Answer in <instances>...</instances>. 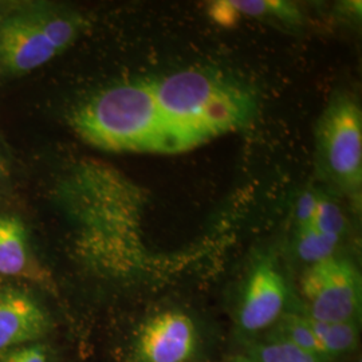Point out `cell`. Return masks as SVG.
Listing matches in <instances>:
<instances>
[{"mask_svg":"<svg viewBox=\"0 0 362 362\" xmlns=\"http://www.w3.org/2000/svg\"><path fill=\"white\" fill-rule=\"evenodd\" d=\"M66 215L76 223V252L88 266L107 275L133 269L127 188L110 169L82 164L55 189Z\"/></svg>","mask_w":362,"mask_h":362,"instance_id":"6da1fadb","label":"cell"},{"mask_svg":"<svg viewBox=\"0 0 362 362\" xmlns=\"http://www.w3.org/2000/svg\"><path fill=\"white\" fill-rule=\"evenodd\" d=\"M70 122L82 140L104 151L165 155L191 151L163 113L148 81L100 91L78 106Z\"/></svg>","mask_w":362,"mask_h":362,"instance_id":"7a4b0ae2","label":"cell"},{"mask_svg":"<svg viewBox=\"0 0 362 362\" xmlns=\"http://www.w3.org/2000/svg\"><path fill=\"white\" fill-rule=\"evenodd\" d=\"M148 83L163 113L191 149L246 128L258 113L254 93L218 73L181 70Z\"/></svg>","mask_w":362,"mask_h":362,"instance_id":"3957f363","label":"cell"},{"mask_svg":"<svg viewBox=\"0 0 362 362\" xmlns=\"http://www.w3.org/2000/svg\"><path fill=\"white\" fill-rule=\"evenodd\" d=\"M317 144L326 172L349 194L360 197L362 181V117L357 103L338 94L317 128Z\"/></svg>","mask_w":362,"mask_h":362,"instance_id":"277c9868","label":"cell"},{"mask_svg":"<svg viewBox=\"0 0 362 362\" xmlns=\"http://www.w3.org/2000/svg\"><path fill=\"white\" fill-rule=\"evenodd\" d=\"M305 315L322 322H357L361 311V281L349 260L338 257L310 264L302 276Z\"/></svg>","mask_w":362,"mask_h":362,"instance_id":"5b68a950","label":"cell"},{"mask_svg":"<svg viewBox=\"0 0 362 362\" xmlns=\"http://www.w3.org/2000/svg\"><path fill=\"white\" fill-rule=\"evenodd\" d=\"M200 350V333L184 311H158L139 327L132 362H192Z\"/></svg>","mask_w":362,"mask_h":362,"instance_id":"8992f818","label":"cell"},{"mask_svg":"<svg viewBox=\"0 0 362 362\" xmlns=\"http://www.w3.org/2000/svg\"><path fill=\"white\" fill-rule=\"evenodd\" d=\"M287 288L282 272L272 260H262L254 267L239 306L240 330L255 334L274 326L282 317Z\"/></svg>","mask_w":362,"mask_h":362,"instance_id":"52a82bcc","label":"cell"},{"mask_svg":"<svg viewBox=\"0 0 362 362\" xmlns=\"http://www.w3.org/2000/svg\"><path fill=\"white\" fill-rule=\"evenodd\" d=\"M57 54L42 34L34 11L15 13L0 22V62L11 73H30Z\"/></svg>","mask_w":362,"mask_h":362,"instance_id":"ba28073f","label":"cell"},{"mask_svg":"<svg viewBox=\"0 0 362 362\" xmlns=\"http://www.w3.org/2000/svg\"><path fill=\"white\" fill-rule=\"evenodd\" d=\"M50 329V315L37 298L21 288H0V353L34 344Z\"/></svg>","mask_w":362,"mask_h":362,"instance_id":"9c48e42d","label":"cell"},{"mask_svg":"<svg viewBox=\"0 0 362 362\" xmlns=\"http://www.w3.org/2000/svg\"><path fill=\"white\" fill-rule=\"evenodd\" d=\"M28 266L25 224L11 215L0 216V274L8 276L23 275Z\"/></svg>","mask_w":362,"mask_h":362,"instance_id":"30bf717a","label":"cell"},{"mask_svg":"<svg viewBox=\"0 0 362 362\" xmlns=\"http://www.w3.org/2000/svg\"><path fill=\"white\" fill-rule=\"evenodd\" d=\"M313 333L324 349L325 356L333 358L345 356L357 348L358 325L357 322H322L305 315Z\"/></svg>","mask_w":362,"mask_h":362,"instance_id":"8fae6325","label":"cell"},{"mask_svg":"<svg viewBox=\"0 0 362 362\" xmlns=\"http://www.w3.org/2000/svg\"><path fill=\"white\" fill-rule=\"evenodd\" d=\"M243 362H332L276 338H269L248 348Z\"/></svg>","mask_w":362,"mask_h":362,"instance_id":"7c38bea8","label":"cell"},{"mask_svg":"<svg viewBox=\"0 0 362 362\" xmlns=\"http://www.w3.org/2000/svg\"><path fill=\"white\" fill-rule=\"evenodd\" d=\"M270 337L282 339L297 346L299 349L309 351L311 354L329 360L325 356L324 349L320 345L315 334L313 333L309 321L305 315H297V314L284 315L276 324L274 325V332Z\"/></svg>","mask_w":362,"mask_h":362,"instance_id":"4fadbf2b","label":"cell"},{"mask_svg":"<svg viewBox=\"0 0 362 362\" xmlns=\"http://www.w3.org/2000/svg\"><path fill=\"white\" fill-rule=\"evenodd\" d=\"M42 34L55 52L66 50L78 37L81 25L76 16L54 11H34Z\"/></svg>","mask_w":362,"mask_h":362,"instance_id":"5bb4252c","label":"cell"},{"mask_svg":"<svg viewBox=\"0 0 362 362\" xmlns=\"http://www.w3.org/2000/svg\"><path fill=\"white\" fill-rule=\"evenodd\" d=\"M339 240V236L320 233L313 226L299 227L297 236L298 255L309 264L318 263L325 259L334 257Z\"/></svg>","mask_w":362,"mask_h":362,"instance_id":"9a60e30c","label":"cell"},{"mask_svg":"<svg viewBox=\"0 0 362 362\" xmlns=\"http://www.w3.org/2000/svg\"><path fill=\"white\" fill-rule=\"evenodd\" d=\"M228 4L238 13V16H274L279 21L296 23L300 21L297 7L287 1L270 0H230Z\"/></svg>","mask_w":362,"mask_h":362,"instance_id":"2e32d148","label":"cell"},{"mask_svg":"<svg viewBox=\"0 0 362 362\" xmlns=\"http://www.w3.org/2000/svg\"><path fill=\"white\" fill-rule=\"evenodd\" d=\"M310 226L320 233L337 235L341 238L345 230V218L337 204L325 197H320Z\"/></svg>","mask_w":362,"mask_h":362,"instance_id":"e0dca14e","label":"cell"},{"mask_svg":"<svg viewBox=\"0 0 362 362\" xmlns=\"http://www.w3.org/2000/svg\"><path fill=\"white\" fill-rule=\"evenodd\" d=\"M0 362H50V351L43 344H27L1 351Z\"/></svg>","mask_w":362,"mask_h":362,"instance_id":"ac0fdd59","label":"cell"},{"mask_svg":"<svg viewBox=\"0 0 362 362\" xmlns=\"http://www.w3.org/2000/svg\"><path fill=\"white\" fill-rule=\"evenodd\" d=\"M318 196L315 194H303L297 206V220L299 227H305V226H310L315 209H317V204H318Z\"/></svg>","mask_w":362,"mask_h":362,"instance_id":"d6986e66","label":"cell"},{"mask_svg":"<svg viewBox=\"0 0 362 362\" xmlns=\"http://www.w3.org/2000/svg\"><path fill=\"white\" fill-rule=\"evenodd\" d=\"M212 18L224 26H233L238 21L239 16L233 11V7L228 4V1H218L211 8Z\"/></svg>","mask_w":362,"mask_h":362,"instance_id":"ffe728a7","label":"cell"},{"mask_svg":"<svg viewBox=\"0 0 362 362\" xmlns=\"http://www.w3.org/2000/svg\"><path fill=\"white\" fill-rule=\"evenodd\" d=\"M4 170V164H3V161H1V157H0V173Z\"/></svg>","mask_w":362,"mask_h":362,"instance_id":"44dd1931","label":"cell"}]
</instances>
